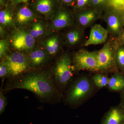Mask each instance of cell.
<instances>
[{
  "instance_id": "19",
  "label": "cell",
  "mask_w": 124,
  "mask_h": 124,
  "mask_svg": "<svg viewBox=\"0 0 124 124\" xmlns=\"http://www.w3.org/2000/svg\"><path fill=\"white\" fill-rule=\"evenodd\" d=\"M124 122V110L119 108L114 107L107 112L101 124H122Z\"/></svg>"
},
{
  "instance_id": "37",
  "label": "cell",
  "mask_w": 124,
  "mask_h": 124,
  "mask_svg": "<svg viewBox=\"0 0 124 124\" xmlns=\"http://www.w3.org/2000/svg\"><path fill=\"white\" fill-rule=\"evenodd\" d=\"M124 124V123H123V124Z\"/></svg>"
},
{
  "instance_id": "16",
  "label": "cell",
  "mask_w": 124,
  "mask_h": 124,
  "mask_svg": "<svg viewBox=\"0 0 124 124\" xmlns=\"http://www.w3.org/2000/svg\"><path fill=\"white\" fill-rule=\"evenodd\" d=\"M108 33L107 29L100 24H95L91 28L89 36L84 46L104 44L108 39Z\"/></svg>"
},
{
  "instance_id": "33",
  "label": "cell",
  "mask_w": 124,
  "mask_h": 124,
  "mask_svg": "<svg viewBox=\"0 0 124 124\" xmlns=\"http://www.w3.org/2000/svg\"><path fill=\"white\" fill-rule=\"evenodd\" d=\"M119 44L124 43V32H122L121 35L117 39Z\"/></svg>"
},
{
  "instance_id": "35",
  "label": "cell",
  "mask_w": 124,
  "mask_h": 124,
  "mask_svg": "<svg viewBox=\"0 0 124 124\" xmlns=\"http://www.w3.org/2000/svg\"><path fill=\"white\" fill-rule=\"evenodd\" d=\"M12 0H7V2H8V4L10 3Z\"/></svg>"
},
{
  "instance_id": "32",
  "label": "cell",
  "mask_w": 124,
  "mask_h": 124,
  "mask_svg": "<svg viewBox=\"0 0 124 124\" xmlns=\"http://www.w3.org/2000/svg\"><path fill=\"white\" fill-rule=\"evenodd\" d=\"M8 5L7 0H0V9L5 8Z\"/></svg>"
},
{
  "instance_id": "13",
  "label": "cell",
  "mask_w": 124,
  "mask_h": 124,
  "mask_svg": "<svg viewBox=\"0 0 124 124\" xmlns=\"http://www.w3.org/2000/svg\"><path fill=\"white\" fill-rule=\"evenodd\" d=\"M30 69H43L50 66L52 60L41 46H36L27 54Z\"/></svg>"
},
{
  "instance_id": "30",
  "label": "cell",
  "mask_w": 124,
  "mask_h": 124,
  "mask_svg": "<svg viewBox=\"0 0 124 124\" xmlns=\"http://www.w3.org/2000/svg\"><path fill=\"white\" fill-rule=\"evenodd\" d=\"M33 0H12L8 4L13 9L17 5L21 4H29Z\"/></svg>"
},
{
  "instance_id": "28",
  "label": "cell",
  "mask_w": 124,
  "mask_h": 124,
  "mask_svg": "<svg viewBox=\"0 0 124 124\" xmlns=\"http://www.w3.org/2000/svg\"><path fill=\"white\" fill-rule=\"evenodd\" d=\"M108 6L117 10H124V0H108Z\"/></svg>"
},
{
  "instance_id": "21",
  "label": "cell",
  "mask_w": 124,
  "mask_h": 124,
  "mask_svg": "<svg viewBox=\"0 0 124 124\" xmlns=\"http://www.w3.org/2000/svg\"><path fill=\"white\" fill-rule=\"evenodd\" d=\"M115 61L116 67L124 70V46L119 43L116 51Z\"/></svg>"
},
{
  "instance_id": "25",
  "label": "cell",
  "mask_w": 124,
  "mask_h": 124,
  "mask_svg": "<svg viewBox=\"0 0 124 124\" xmlns=\"http://www.w3.org/2000/svg\"><path fill=\"white\" fill-rule=\"evenodd\" d=\"M10 73L8 67L5 60H0V78L2 81H4L10 78Z\"/></svg>"
},
{
  "instance_id": "22",
  "label": "cell",
  "mask_w": 124,
  "mask_h": 124,
  "mask_svg": "<svg viewBox=\"0 0 124 124\" xmlns=\"http://www.w3.org/2000/svg\"><path fill=\"white\" fill-rule=\"evenodd\" d=\"M11 49L9 36L0 40V60L4 59L10 53Z\"/></svg>"
},
{
  "instance_id": "29",
  "label": "cell",
  "mask_w": 124,
  "mask_h": 124,
  "mask_svg": "<svg viewBox=\"0 0 124 124\" xmlns=\"http://www.w3.org/2000/svg\"><path fill=\"white\" fill-rule=\"evenodd\" d=\"M77 0H58L61 5L73 9L75 5Z\"/></svg>"
},
{
  "instance_id": "17",
  "label": "cell",
  "mask_w": 124,
  "mask_h": 124,
  "mask_svg": "<svg viewBox=\"0 0 124 124\" xmlns=\"http://www.w3.org/2000/svg\"><path fill=\"white\" fill-rule=\"evenodd\" d=\"M27 29L37 43L48 33V21L40 17L32 22Z\"/></svg>"
},
{
  "instance_id": "8",
  "label": "cell",
  "mask_w": 124,
  "mask_h": 124,
  "mask_svg": "<svg viewBox=\"0 0 124 124\" xmlns=\"http://www.w3.org/2000/svg\"><path fill=\"white\" fill-rule=\"evenodd\" d=\"M3 60L8 67L10 78L17 77L30 70L27 56L23 53L11 50Z\"/></svg>"
},
{
  "instance_id": "6",
  "label": "cell",
  "mask_w": 124,
  "mask_h": 124,
  "mask_svg": "<svg viewBox=\"0 0 124 124\" xmlns=\"http://www.w3.org/2000/svg\"><path fill=\"white\" fill-rule=\"evenodd\" d=\"M74 26L73 10L60 5L48 21V33L60 32Z\"/></svg>"
},
{
  "instance_id": "5",
  "label": "cell",
  "mask_w": 124,
  "mask_h": 124,
  "mask_svg": "<svg viewBox=\"0 0 124 124\" xmlns=\"http://www.w3.org/2000/svg\"><path fill=\"white\" fill-rule=\"evenodd\" d=\"M118 45L117 39L110 37L104 43L102 48L97 51L98 63L97 71L107 72L116 67L115 55Z\"/></svg>"
},
{
  "instance_id": "4",
  "label": "cell",
  "mask_w": 124,
  "mask_h": 124,
  "mask_svg": "<svg viewBox=\"0 0 124 124\" xmlns=\"http://www.w3.org/2000/svg\"><path fill=\"white\" fill-rule=\"evenodd\" d=\"M11 50L28 54L37 45L35 40L27 28H15L10 32L9 36Z\"/></svg>"
},
{
  "instance_id": "20",
  "label": "cell",
  "mask_w": 124,
  "mask_h": 124,
  "mask_svg": "<svg viewBox=\"0 0 124 124\" xmlns=\"http://www.w3.org/2000/svg\"><path fill=\"white\" fill-rule=\"evenodd\" d=\"M108 88L113 91H119L124 89V77L119 73H115L109 78Z\"/></svg>"
},
{
  "instance_id": "34",
  "label": "cell",
  "mask_w": 124,
  "mask_h": 124,
  "mask_svg": "<svg viewBox=\"0 0 124 124\" xmlns=\"http://www.w3.org/2000/svg\"><path fill=\"white\" fill-rule=\"evenodd\" d=\"M122 19L123 25L124 26V10L122 11Z\"/></svg>"
},
{
  "instance_id": "1",
  "label": "cell",
  "mask_w": 124,
  "mask_h": 124,
  "mask_svg": "<svg viewBox=\"0 0 124 124\" xmlns=\"http://www.w3.org/2000/svg\"><path fill=\"white\" fill-rule=\"evenodd\" d=\"M51 66L30 69L18 76L8 79L4 86V92L16 89L25 90L33 94L40 102L51 105L59 103L63 95L54 83Z\"/></svg>"
},
{
  "instance_id": "26",
  "label": "cell",
  "mask_w": 124,
  "mask_h": 124,
  "mask_svg": "<svg viewBox=\"0 0 124 124\" xmlns=\"http://www.w3.org/2000/svg\"><path fill=\"white\" fill-rule=\"evenodd\" d=\"M4 81H2L0 88V114L2 115L5 110L8 102L7 99L4 94Z\"/></svg>"
},
{
  "instance_id": "15",
  "label": "cell",
  "mask_w": 124,
  "mask_h": 124,
  "mask_svg": "<svg viewBox=\"0 0 124 124\" xmlns=\"http://www.w3.org/2000/svg\"><path fill=\"white\" fill-rule=\"evenodd\" d=\"M85 31L75 25L64 30L62 33L64 46L69 48L84 46L86 40L85 39Z\"/></svg>"
},
{
  "instance_id": "24",
  "label": "cell",
  "mask_w": 124,
  "mask_h": 124,
  "mask_svg": "<svg viewBox=\"0 0 124 124\" xmlns=\"http://www.w3.org/2000/svg\"><path fill=\"white\" fill-rule=\"evenodd\" d=\"M108 0H90L89 8H93L103 11L108 8Z\"/></svg>"
},
{
  "instance_id": "12",
  "label": "cell",
  "mask_w": 124,
  "mask_h": 124,
  "mask_svg": "<svg viewBox=\"0 0 124 124\" xmlns=\"http://www.w3.org/2000/svg\"><path fill=\"white\" fill-rule=\"evenodd\" d=\"M13 14L17 28H28L34 20L41 17L33 11L29 4L17 5L13 9Z\"/></svg>"
},
{
  "instance_id": "11",
  "label": "cell",
  "mask_w": 124,
  "mask_h": 124,
  "mask_svg": "<svg viewBox=\"0 0 124 124\" xmlns=\"http://www.w3.org/2000/svg\"><path fill=\"white\" fill-rule=\"evenodd\" d=\"M102 12L97 9L91 8L80 11H73L75 25L84 30L91 28L97 20L102 19Z\"/></svg>"
},
{
  "instance_id": "9",
  "label": "cell",
  "mask_w": 124,
  "mask_h": 124,
  "mask_svg": "<svg viewBox=\"0 0 124 124\" xmlns=\"http://www.w3.org/2000/svg\"><path fill=\"white\" fill-rule=\"evenodd\" d=\"M54 60L62 53L64 46L62 33L60 32L48 33L37 43Z\"/></svg>"
},
{
  "instance_id": "18",
  "label": "cell",
  "mask_w": 124,
  "mask_h": 124,
  "mask_svg": "<svg viewBox=\"0 0 124 124\" xmlns=\"http://www.w3.org/2000/svg\"><path fill=\"white\" fill-rule=\"evenodd\" d=\"M0 25L9 31L16 28L14 18L13 9L9 4L0 11Z\"/></svg>"
},
{
  "instance_id": "14",
  "label": "cell",
  "mask_w": 124,
  "mask_h": 124,
  "mask_svg": "<svg viewBox=\"0 0 124 124\" xmlns=\"http://www.w3.org/2000/svg\"><path fill=\"white\" fill-rule=\"evenodd\" d=\"M29 5L36 13L48 21L60 5L58 0H33Z\"/></svg>"
},
{
  "instance_id": "31",
  "label": "cell",
  "mask_w": 124,
  "mask_h": 124,
  "mask_svg": "<svg viewBox=\"0 0 124 124\" xmlns=\"http://www.w3.org/2000/svg\"><path fill=\"white\" fill-rule=\"evenodd\" d=\"M8 30L0 25V39L6 38L8 36L9 33Z\"/></svg>"
},
{
  "instance_id": "7",
  "label": "cell",
  "mask_w": 124,
  "mask_h": 124,
  "mask_svg": "<svg viewBox=\"0 0 124 124\" xmlns=\"http://www.w3.org/2000/svg\"><path fill=\"white\" fill-rule=\"evenodd\" d=\"M71 56L75 72L85 70L97 71V51H90L81 49L73 53Z\"/></svg>"
},
{
  "instance_id": "27",
  "label": "cell",
  "mask_w": 124,
  "mask_h": 124,
  "mask_svg": "<svg viewBox=\"0 0 124 124\" xmlns=\"http://www.w3.org/2000/svg\"><path fill=\"white\" fill-rule=\"evenodd\" d=\"M90 0H77L73 8L74 11H79L89 8Z\"/></svg>"
},
{
  "instance_id": "3",
  "label": "cell",
  "mask_w": 124,
  "mask_h": 124,
  "mask_svg": "<svg viewBox=\"0 0 124 124\" xmlns=\"http://www.w3.org/2000/svg\"><path fill=\"white\" fill-rule=\"evenodd\" d=\"M71 83L64 96V102L70 106H76L91 93L93 85L89 79L84 76L78 78Z\"/></svg>"
},
{
  "instance_id": "2",
  "label": "cell",
  "mask_w": 124,
  "mask_h": 124,
  "mask_svg": "<svg viewBox=\"0 0 124 124\" xmlns=\"http://www.w3.org/2000/svg\"><path fill=\"white\" fill-rule=\"evenodd\" d=\"M51 70L54 85L63 94L71 82L75 73L71 54L68 52L62 51L52 63Z\"/></svg>"
},
{
  "instance_id": "10",
  "label": "cell",
  "mask_w": 124,
  "mask_h": 124,
  "mask_svg": "<svg viewBox=\"0 0 124 124\" xmlns=\"http://www.w3.org/2000/svg\"><path fill=\"white\" fill-rule=\"evenodd\" d=\"M122 11L108 8L102 15V19L106 23L110 37L117 39L122 33Z\"/></svg>"
},
{
  "instance_id": "36",
  "label": "cell",
  "mask_w": 124,
  "mask_h": 124,
  "mask_svg": "<svg viewBox=\"0 0 124 124\" xmlns=\"http://www.w3.org/2000/svg\"><path fill=\"white\" fill-rule=\"evenodd\" d=\"M123 101H124V95H123Z\"/></svg>"
},
{
  "instance_id": "23",
  "label": "cell",
  "mask_w": 124,
  "mask_h": 124,
  "mask_svg": "<svg viewBox=\"0 0 124 124\" xmlns=\"http://www.w3.org/2000/svg\"><path fill=\"white\" fill-rule=\"evenodd\" d=\"M92 79L95 86L100 88L108 86L109 81V79L107 77L100 73L93 76Z\"/></svg>"
}]
</instances>
